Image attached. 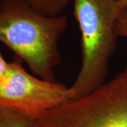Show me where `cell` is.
Instances as JSON below:
<instances>
[{"mask_svg":"<svg viewBox=\"0 0 127 127\" xmlns=\"http://www.w3.org/2000/svg\"><path fill=\"white\" fill-rule=\"evenodd\" d=\"M73 96L71 87L33 76L16 56L0 81V107L35 121Z\"/></svg>","mask_w":127,"mask_h":127,"instance_id":"obj_4","label":"cell"},{"mask_svg":"<svg viewBox=\"0 0 127 127\" xmlns=\"http://www.w3.org/2000/svg\"><path fill=\"white\" fill-rule=\"evenodd\" d=\"M81 34L82 64L71 86L73 98L86 95L106 82L117 47L115 27L121 18L117 0H72Z\"/></svg>","mask_w":127,"mask_h":127,"instance_id":"obj_2","label":"cell"},{"mask_svg":"<svg viewBox=\"0 0 127 127\" xmlns=\"http://www.w3.org/2000/svg\"><path fill=\"white\" fill-rule=\"evenodd\" d=\"M72 0H28L32 8L45 16L61 15Z\"/></svg>","mask_w":127,"mask_h":127,"instance_id":"obj_5","label":"cell"},{"mask_svg":"<svg viewBox=\"0 0 127 127\" xmlns=\"http://www.w3.org/2000/svg\"><path fill=\"white\" fill-rule=\"evenodd\" d=\"M1 0H0V2H1Z\"/></svg>","mask_w":127,"mask_h":127,"instance_id":"obj_10","label":"cell"},{"mask_svg":"<svg viewBox=\"0 0 127 127\" xmlns=\"http://www.w3.org/2000/svg\"><path fill=\"white\" fill-rule=\"evenodd\" d=\"M67 25L66 16H43L28 0L0 2V42L42 79L55 81L62 59L59 42Z\"/></svg>","mask_w":127,"mask_h":127,"instance_id":"obj_1","label":"cell"},{"mask_svg":"<svg viewBox=\"0 0 127 127\" xmlns=\"http://www.w3.org/2000/svg\"><path fill=\"white\" fill-rule=\"evenodd\" d=\"M116 34L118 37H127V16H122L116 24Z\"/></svg>","mask_w":127,"mask_h":127,"instance_id":"obj_7","label":"cell"},{"mask_svg":"<svg viewBox=\"0 0 127 127\" xmlns=\"http://www.w3.org/2000/svg\"><path fill=\"white\" fill-rule=\"evenodd\" d=\"M39 127H127V66L86 95L47 112Z\"/></svg>","mask_w":127,"mask_h":127,"instance_id":"obj_3","label":"cell"},{"mask_svg":"<svg viewBox=\"0 0 127 127\" xmlns=\"http://www.w3.org/2000/svg\"><path fill=\"white\" fill-rule=\"evenodd\" d=\"M0 127H39L37 121L0 107Z\"/></svg>","mask_w":127,"mask_h":127,"instance_id":"obj_6","label":"cell"},{"mask_svg":"<svg viewBox=\"0 0 127 127\" xmlns=\"http://www.w3.org/2000/svg\"><path fill=\"white\" fill-rule=\"evenodd\" d=\"M9 62L5 60L2 55L0 52V81L4 76L5 73L6 72L7 69L9 68Z\"/></svg>","mask_w":127,"mask_h":127,"instance_id":"obj_8","label":"cell"},{"mask_svg":"<svg viewBox=\"0 0 127 127\" xmlns=\"http://www.w3.org/2000/svg\"><path fill=\"white\" fill-rule=\"evenodd\" d=\"M117 1L121 10L122 16H127V0H117Z\"/></svg>","mask_w":127,"mask_h":127,"instance_id":"obj_9","label":"cell"}]
</instances>
